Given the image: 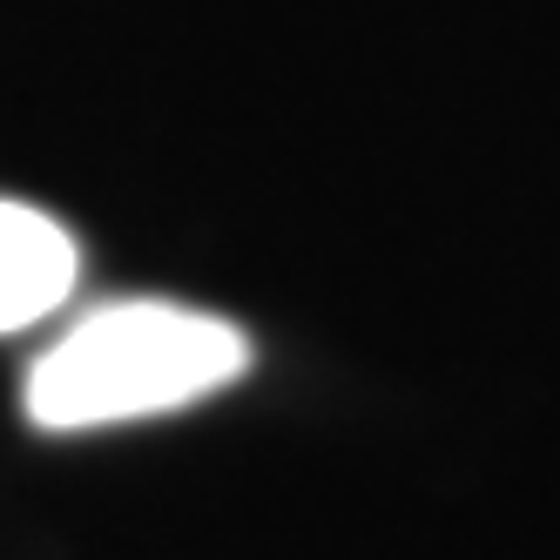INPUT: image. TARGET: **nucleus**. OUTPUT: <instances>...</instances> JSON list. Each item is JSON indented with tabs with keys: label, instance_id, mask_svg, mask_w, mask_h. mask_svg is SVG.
<instances>
[{
	"label": "nucleus",
	"instance_id": "nucleus-1",
	"mask_svg": "<svg viewBox=\"0 0 560 560\" xmlns=\"http://www.w3.org/2000/svg\"><path fill=\"white\" fill-rule=\"evenodd\" d=\"M250 372V338L230 317L129 298L102 304L48 345L27 372V419L42 432H89L149 412H176Z\"/></svg>",
	"mask_w": 560,
	"mask_h": 560
},
{
	"label": "nucleus",
	"instance_id": "nucleus-2",
	"mask_svg": "<svg viewBox=\"0 0 560 560\" xmlns=\"http://www.w3.org/2000/svg\"><path fill=\"white\" fill-rule=\"evenodd\" d=\"M74 236L34 203L0 196V338L27 331L74 291Z\"/></svg>",
	"mask_w": 560,
	"mask_h": 560
}]
</instances>
